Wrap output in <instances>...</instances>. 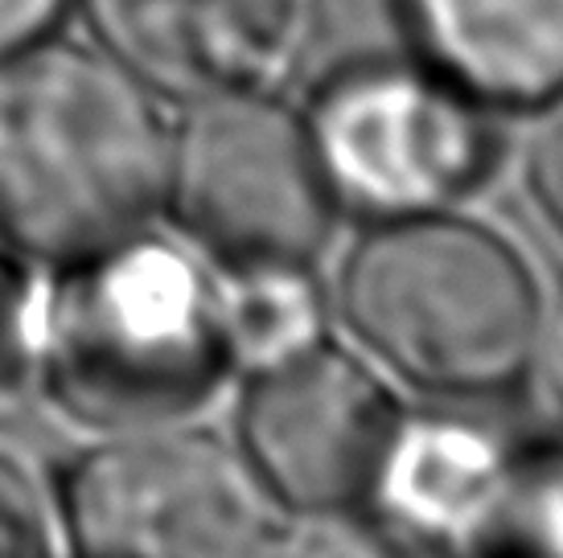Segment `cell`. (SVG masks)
Masks as SVG:
<instances>
[{
  "label": "cell",
  "instance_id": "cell-13",
  "mask_svg": "<svg viewBox=\"0 0 563 558\" xmlns=\"http://www.w3.org/2000/svg\"><path fill=\"white\" fill-rule=\"evenodd\" d=\"M260 558H437L387 522H366L350 510L305 513L284 534H267Z\"/></svg>",
  "mask_w": 563,
  "mask_h": 558
},
{
  "label": "cell",
  "instance_id": "cell-1",
  "mask_svg": "<svg viewBox=\"0 0 563 558\" xmlns=\"http://www.w3.org/2000/svg\"><path fill=\"white\" fill-rule=\"evenodd\" d=\"M169 132L157 94L103 49L46 37L0 58V243L63 267L141 234Z\"/></svg>",
  "mask_w": 563,
  "mask_h": 558
},
{
  "label": "cell",
  "instance_id": "cell-14",
  "mask_svg": "<svg viewBox=\"0 0 563 558\" xmlns=\"http://www.w3.org/2000/svg\"><path fill=\"white\" fill-rule=\"evenodd\" d=\"M37 309H42V292L30 271V259H21L13 247L0 243V394L13 390L33 366Z\"/></svg>",
  "mask_w": 563,
  "mask_h": 558
},
{
  "label": "cell",
  "instance_id": "cell-18",
  "mask_svg": "<svg viewBox=\"0 0 563 558\" xmlns=\"http://www.w3.org/2000/svg\"><path fill=\"white\" fill-rule=\"evenodd\" d=\"M534 357H539V366H543V378H548L551 394H555L563 406V295L555 300V309H551L548 321L539 325V349H534Z\"/></svg>",
  "mask_w": 563,
  "mask_h": 558
},
{
  "label": "cell",
  "instance_id": "cell-4",
  "mask_svg": "<svg viewBox=\"0 0 563 558\" xmlns=\"http://www.w3.org/2000/svg\"><path fill=\"white\" fill-rule=\"evenodd\" d=\"M161 205L222 267H309L338 217L305 115L267 87L189 103Z\"/></svg>",
  "mask_w": 563,
  "mask_h": 558
},
{
  "label": "cell",
  "instance_id": "cell-17",
  "mask_svg": "<svg viewBox=\"0 0 563 558\" xmlns=\"http://www.w3.org/2000/svg\"><path fill=\"white\" fill-rule=\"evenodd\" d=\"M75 0H0V58L46 42Z\"/></svg>",
  "mask_w": 563,
  "mask_h": 558
},
{
  "label": "cell",
  "instance_id": "cell-11",
  "mask_svg": "<svg viewBox=\"0 0 563 558\" xmlns=\"http://www.w3.org/2000/svg\"><path fill=\"white\" fill-rule=\"evenodd\" d=\"M219 312L235 366H272L321 342V295L309 267H227Z\"/></svg>",
  "mask_w": 563,
  "mask_h": 558
},
{
  "label": "cell",
  "instance_id": "cell-6",
  "mask_svg": "<svg viewBox=\"0 0 563 558\" xmlns=\"http://www.w3.org/2000/svg\"><path fill=\"white\" fill-rule=\"evenodd\" d=\"M482 103L423 63L354 66L317 91L305 124L338 202L383 217L449 210L494 169Z\"/></svg>",
  "mask_w": 563,
  "mask_h": 558
},
{
  "label": "cell",
  "instance_id": "cell-10",
  "mask_svg": "<svg viewBox=\"0 0 563 558\" xmlns=\"http://www.w3.org/2000/svg\"><path fill=\"white\" fill-rule=\"evenodd\" d=\"M428 70L485 111H539L563 94V0H395Z\"/></svg>",
  "mask_w": 563,
  "mask_h": 558
},
{
  "label": "cell",
  "instance_id": "cell-16",
  "mask_svg": "<svg viewBox=\"0 0 563 558\" xmlns=\"http://www.w3.org/2000/svg\"><path fill=\"white\" fill-rule=\"evenodd\" d=\"M539 124L527 144V189L548 226L563 238V94L534 111Z\"/></svg>",
  "mask_w": 563,
  "mask_h": 558
},
{
  "label": "cell",
  "instance_id": "cell-2",
  "mask_svg": "<svg viewBox=\"0 0 563 558\" xmlns=\"http://www.w3.org/2000/svg\"><path fill=\"white\" fill-rule=\"evenodd\" d=\"M33 366L79 423L103 432L177 423L235 366L219 283L144 231L63 264L42 292Z\"/></svg>",
  "mask_w": 563,
  "mask_h": 558
},
{
  "label": "cell",
  "instance_id": "cell-7",
  "mask_svg": "<svg viewBox=\"0 0 563 558\" xmlns=\"http://www.w3.org/2000/svg\"><path fill=\"white\" fill-rule=\"evenodd\" d=\"M395 423L375 373L317 342L255 370L239 406V456L288 510H350L371 493Z\"/></svg>",
  "mask_w": 563,
  "mask_h": 558
},
{
  "label": "cell",
  "instance_id": "cell-9",
  "mask_svg": "<svg viewBox=\"0 0 563 558\" xmlns=\"http://www.w3.org/2000/svg\"><path fill=\"white\" fill-rule=\"evenodd\" d=\"M518 451L494 427L461 415L399 418L371 493L383 522L404 538L437 550H470L485 543Z\"/></svg>",
  "mask_w": 563,
  "mask_h": 558
},
{
  "label": "cell",
  "instance_id": "cell-12",
  "mask_svg": "<svg viewBox=\"0 0 563 558\" xmlns=\"http://www.w3.org/2000/svg\"><path fill=\"white\" fill-rule=\"evenodd\" d=\"M482 558H563V444L518 451Z\"/></svg>",
  "mask_w": 563,
  "mask_h": 558
},
{
  "label": "cell",
  "instance_id": "cell-3",
  "mask_svg": "<svg viewBox=\"0 0 563 558\" xmlns=\"http://www.w3.org/2000/svg\"><path fill=\"white\" fill-rule=\"evenodd\" d=\"M345 325L428 394L477 399L515 387L539 349V283L522 250L453 210L383 217L345 255Z\"/></svg>",
  "mask_w": 563,
  "mask_h": 558
},
{
  "label": "cell",
  "instance_id": "cell-5",
  "mask_svg": "<svg viewBox=\"0 0 563 558\" xmlns=\"http://www.w3.org/2000/svg\"><path fill=\"white\" fill-rule=\"evenodd\" d=\"M79 558H260L264 489L202 432L136 427L82 451L63 484Z\"/></svg>",
  "mask_w": 563,
  "mask_h": 558
},
{
  "label": "cell",
  "instance_id": "cell-15",
  "mask_svg": "<svg viewBox=\"0 0 563 558\" xmlns=\"http://www.w3.org/2000/svg\"><path fill=\"white\" fill-rule=\"evenodd\" d=\"M0 558H54V513L46 493L9 451H0Z\"/></svg>",
  "mask_w": 563,
  "mask_h": 558
},
{
  "label": "cell",
  "instance_id": "cell-8",
  "mask_svg": "<svg viewBox=\"0 0 563 558\" xmlns=\"http://www.w3.org/2000/svg\"><path fill=\"white\" fill-rule=\"evenodd\" d=\"M111 63L157 99L264 91L297 49L300 0H75Z\"/></svg>",
  "mask_w": 563,
  "mask_h": 558
}]
</instances>
